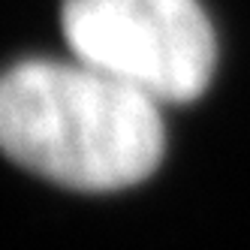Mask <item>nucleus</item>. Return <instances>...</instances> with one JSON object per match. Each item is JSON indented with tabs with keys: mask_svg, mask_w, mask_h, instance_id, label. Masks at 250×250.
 I'll return each instance as SVG.
<instances>
[{
	"mask_svg": "<svg viewBox=\"0 0 250 250\" xmlns=\"http://www.w3.org/2000/svg\"><path fill=\"white\" fill-rule=\"evenodd\" d=\"M157 105L82 61H24L0 76V148L63 187L121 190L160 166Z\"/></svg>",
	"mask_w": 250,
	"mask_h": 250,
	"instance_id": "1",
	"label": "nucleus"
},
{
	"mask_svg": "<svg viewBox=\"0 0 250 250\" xmlns=\"http://www.w3.org/2000/svg\"><path fill=\"white\" fill-rule=\"evenodd\" d=\"M61 24L76 61L157 103L196 100L217 63L199 0H63Z\"/></svg>",
	"mask_w": 250,
	"mask_h": 250,
	"instance_id": "2",
	"label": "nucleus"
}]
</instances>
